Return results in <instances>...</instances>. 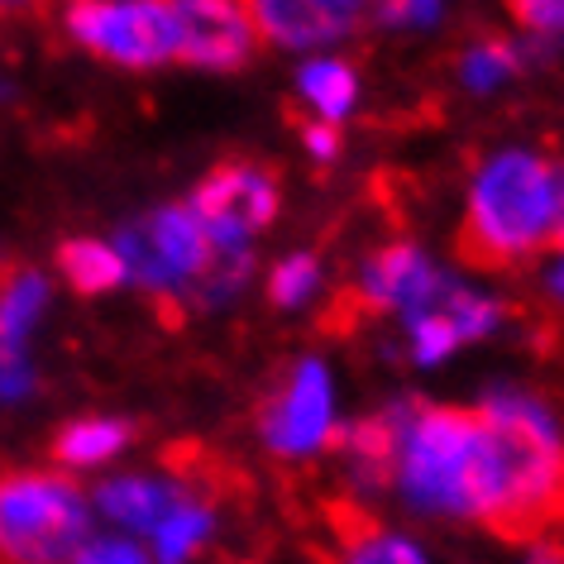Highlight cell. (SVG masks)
Segmentation results:
<instances>
[{"label":"cell","mask_w":564,"mask_h":564,"mask_svg":"<svg viewBox=\"0 0 564 564\" xmlns=\"http://www.w3.org/2000/svg\"><path fill=\"white\" fill-rule=\"evenodd\" d=\"M134 426L130 421H110V416H87V421H73L53 435V459L67 464V469H87V464H101L110 455H120L130 445Z\"/></svg>","instance_id":"obj_16"},{"label":"cell","mask_w":564,"mask_h":564,"mask_svg":"<svg viewBox=\"0 0 564 564\" xmlns=\"http://www.w3.org/2000/svg\"><path fill=\"white\" fill-rule=\"evenodd\" d=\"M564 512V435L527 392L478 406V445L464 478V517L502 541H535Z\"/></svg>","instance_id":"obj_1"},{"label":"cell","mask_w":564,"mask_h":564,"mask_svg":"<svg viewBox=\"0 0 564 564\" xmlns=\"http://www.w3.org/2000/svg\"><path fill=\"white\" fill-rule=\"evenodd\" d=\"M48 302V282L30 263L0 268V349H24V330Z\"/></svg>","instance_id":"obj_15"},{"label":"cell","mask_w":564,"mask_h":564,"mask_svg":"<svg viewBox=\"0 0 564 564\" xmlns=\"http://www.w3.org/2000/svg\"><path fill=\"white\" fill-rule=\"evenodd\" d=\"M512 15L531 34H564V0H521L512 6Z\"/></svg>","instance_id":"obj_22"},{"label":"cell","mask_w":564,"mask_h":564,"mask_svg":"<svg viewBox=\"0 0 564 564\" xmlns=\"http://www.w3.org/2000/svg\"><path fill=\"white\" fill-rule=\"evenodd\" d=\"M187 210L206 230L210 245L245 249L249 239L268 230L278 216V177H273V167H263V163L230 159L202 177V187L192 192Z\"/></svg>","instance_id":"obj_7"},{"label":"cell","mask_w":564,"mask_h":564,"mask_svg":"<svg viewBox=\"0 0 564 564\" xmlns=\"http://www.w3.org/2000/svg\"><path fill=\"white\" fill-rule=\"evenodd\" d=\"M498 302L478 297V292H464L455 282H435L431 297L416 302L412 312H406V326H412V355L421 364H435L445 359L449 349L478 340V335H488L498 326Z\"/></svg>","instance_id":"obj_9"},{"label":"cell","mask_w":564,"mask_h":564,"mask_svg":"<svg viewBox=\"0 0 564 564\" xmlns=\"http://www.w3.org/2000/svg\"><path fill=\"white\" fill-rule=\"evenodd\" d=\"M527 564H564V550L541 541V545H531V560H527Z\"/></svg>","instance_id":"obj_29"},{"label":"cell","mask_w":564,"mask_h":564,"mask_svg":"<svg viewBox=\"0 0 564 564\" xmlns=\"http://www.w3.org/2000/svg\"><path fill=\"white\" fill-rule=\"evenodd\" d=\"M34 388V369L24 364V349H0V398H20Z\"/></svg>","instance_id":"obj_23"},{"label":"cell","mask_w":564,"mask_h":564,"mask_svg":"<svg viewBox=\"0 0 564 564\" xmlns=\"http://www.w3.org/2000/svg\"><path fill=\"white\" fill-rule=\"evenodd\" d=\"M302 139H306V149H312L316 159H335V153H340V130L326 124V120H306L302 124Z\"/></svg>","instance_id":"obj_25"},{"label":"cell","mask_w":564,"mask_h":564,"mask_svg":"<svg viewBox=\"0 0 564 564\" xmlns=\"http://www.w3.org/2000/svg\"><path fill=\"white\" fill-rule=\"evenodd\" d=\"M116 253L124 263V278H134L149 292H187L202 268L210 263L216 245L206 239V230L196 225L187 206H167L159 216H144L134 225H124L116 239Z\"/></svg>","instance_id":"obj_6"},{"label":"cell","mask_w":564,"mask_h":564,"mask_svg":"<svg viewBox=\"0 0 564 564\" xmlns=\"http://www.w3.org/2000/svg\"><path fill=\"white\" fill-rule=\"evenodd\" d=\"M253 34L245 6H225V0H187L177 6V63L192 67H245L253 58Z\"/></svg>","instance_id":"obj_10"},{"label":"cell","mask_w":564,"mask_h":564,"mask_svg":"<svg viewBox=\"0 0 564 564\" xmlns=\"http://www.w3.org/2000/svg\"><path fill=\"white\" fill-rule=\"evenodd\" d=\"M555 253V268H550V297L564 302V249H550Z\"/></svg>","instance_id":"obj_28"},{"label":"cell","mask_w":564,"mask_h":564,"mask_svg":"<svg viewBox=\"0 0 564 564\" xmlns=\"http://www.w3.org/2000/svg\"><path fill=\"white\" fill-rule=\"evenodd\" d=\"M259 431L268 449L278 455H312L321 445H335V421H330V383H326V369L321 364H297L288 373L268 406L259 412Z\"/></svg>","instance_id":"obj_8"},{"label":"cell","mask_w":564,"mask_h":564,"mask_svg":"<svg viewBox=\"0 0 564 564\" xmlns=\"http://www.w3.org/2000/svg\"><path fill=\"white\" fill-rule=\"evenodd\" d=\"M73 564H149V555L130 541H91Z\"/></svg>","instance_id":"obj_24"},{"label":"cell","mask_w":564,"mask_h":564,"mask_svg":"<svg viewBox=\"0 0 564 564\" xmlns=\"http://www.w3.org/2000/svg\"><path fill=\"white\" fill-rule=\"evenodd\" d=\"M249 24L253 34L282 48H316L330 44L340 34H355L359 20H369L373 10L364 6H340V0H253Z\"/></svg>","instance_id":"obj_11"},{"label":"cell","mask_w":564,"mask_h":564,"mask_svg":"<svg viewBox=\"0 0 564 564\" xmlns=\"http://www.w3.org/2000/svg\"><path fill=\"white\" fill-rule=\"evenodd\" d=\"M378 20H406V24H431V20H441V10L435 6H383V10H373Z\"/></svg>","instance_id":"obj_26"},{"label":"cell","mask_w":564,"mask_h":564,"mask_svg":"<svg viewBox=\"0 0 564 564\" xmlns=\"http://www.w3.org/2000/svg\"><path fill=\"white\" fill-rule=\"evenodd\" d=\"M67 34L120 67H159L177 58V6L159 0H82L67 10Z\"/></svg>","instance_id":"obj_5"},{"label":"cell","mask_w":564,"mask_h":564,"mask_svg":"<svg viewBox=\"0 0 564 564\" xmlns=\"http://www.w3.org/2000/svg\"><path fill=\"white\" fill-rule=\"evenodd\" d=\"M210 531H216V507H210V498H196L192 488H182V502L159 521V531H153L159 560H163V564L192 560L196 550L206 545Z\"/></svg>","instance_id":"obj_17"},{"label":"cell","mask_w":564,"mask_h":564,"mask_svg":"<svg viewBox=\"0 0 564 564\" xmlns=\"http://www.w3.org/2000/svg\"><path fill=\"white\" fill-rule=\"evenodd\" d=\"M316 253H292V259H282L273 268V278H268V297H273L278 306H297L312 297V288H316Z\"/></svg>","instance_id":"obj_21"},{"label":"cell","mask_w":564,"mask_h":564,"mask_svg":"<svg viewBox=\"0 0 564 564\" xmlns=\"http://www.w3.org/2000/svg\"><path fill=\"white\" fill-rule=\"evenodd\" d=\"M412 416L416 412H378V416H364L355 421L349 431L335 435V445H345L349 464H355V478L364 488H388L402 469V445H406V431H412Z\"/></svg>","instance_id":"obj_12"},{"label":"cell","mask_w":564,"mask_h":564,"mask_svg":"<svg viewBox=\"0 0 564 564\" xmlns=\"http://www.w3.org/2000/svg\"><path fill=\"white\" fill-rule=\"evenodd\" d=\"M302 96L312 101L326 124H340V116L355 106L359 96V82H355V67L340 63V58H316L302 67Z\"/></svg>","instance_id":"obj_19"},{"label":"cell","mask_w":564,"mask_h":564,"mask_svg":"<svg viewBox=\"0 0 564 564\" xmlns=\"http://www.w3.org/2000/svg\"><path fill=\"white\" fill-rule=\"evenodd\" d=\"M521 67V53L507 44V39H484L478 48L464 53V82H469L474 91H488L498 87L502 77H512Z\"/></svg>","instance_id":"obj_20"},{"label":"cell","mask_w":564,"mask_h":564,"mask_svg":"<svg viewBox=\"0 0 564 564\" xmlns=\"http://www.w3.org/2000/svg\"><path fill=\"white\" fill-rule=\"evenodd\" d=\"M96 502H101V512L110 521H120V527L130 531H159V521L173 512L182 502V478L177 484H167V478H110L96 492Z\"/></svg>","instance_id":"obj_13"},{"label":"cell","mask_w":564,"mask_h":564,"mask_svg":"<svg viewBox=\"0 0 564 564\" xmlns=\"http://www.w3.org/2000/svg\"><path fill=\"white\" fill-rule=\"evenodd\" d=\"M550 239H555V167L521 149L484 163L464 225L455 230L459 259L484 273H502L550 249Z\"/></svg>","instance_id":"obj_2"},{"label":"cell","mask_w":564,"mask_h":564,"mask_svg":"<svg viewBox=\"0 0 564 564\" xmlns=\"http://www.w3.org/2000/svg\"><path fill=\"white\" fill-rule=\"evenodd\" d=\"M58 268L82 297L110 292L124 278V263H120L116 245H101V239H67V245L58 249Z\"/></svg>","instance_id":"obj_18"},{"label":"cell","mask_w":564,"mask_h":564,"mask_svg":"<svg viewBox=\"0 0 564 564\" xmlns=\"http://www.w3.org/2000/svg\"><path fill=\"white\" fill-rule=\"evenodd\" d=\"M330 531L340 541V560L345 564H426V555L402 541V535H388L373 527V517L355 502H335L330 507Z\"/></svg>","instance_id":"obj_14"},{"label":"cell","mask_w":564,"mask_h":564,"mask_svg":"<svg viewBox=\"0 0 564 564\" xmlns=\"http://www.w3.org/2000/svg\"><path fill=\"white\" fill-rule=\"evenodd\" d=\"M91 545L77 484L58 474H0V564H73Z\"/></svg>","instance_id":"obj_3"},{"label":"cell","mask_w":564,"mask_h":564,"mask_svg":"<svg viewBox=\"0 0 564 564\" xmlns=\"http://www.w3.org/2000/svg\"><path fill=\"white\" fill-rule=\"evenodd\" d=\"M550 249H564V167H555V239Z\"/></svg>","instance_id":"obj_27"},{"label":"cell","mask_w":564,"mask_h":564,"mask_svg":"<svg viewBox=\"0 0 564 564\" xmlns=\"http://www.w3.org/2000/svg\"><path fill=\"white\" fill-rule=\"evenodd\" d=\"M560 517H564V512H560Z\"/></svg>","instance_id":"obj_30"},{"label":"cell","mask_w":564,"mask_h":564,"mask_svg":"<svg viewBox=\"0 0 564 564\" xmlns=\"http://www.w3.org/2000/svg\"><path fill=\"white\" fill-rule=\"evenodd\" d=\"M478 445V412L464 406H426L412 416L402 445V488L406 498L426 512H455L464 517V478Z\"/></svg>","instance_id":"obj_4"}]
</instances>
